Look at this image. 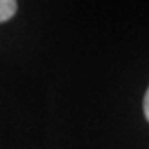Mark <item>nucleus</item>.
<instances>
[{
  "mask_svg": "<svg viewBox=\"0 0 149 149\" xmlns=\"http://www.w3.org/2000/svg\"><path fill=\"white\" fill-rule=\"evenodd\" d=\"M143 109H144V116H146V119L149 121V88H148V91H146V95H144Z\"/></svg>",
  "mask_w": 149,
  "mask_h": 149,
  "instance_id": "f03ea898",
  "label": "nucleus"
},
{
  "mask_svg": "<svg viewBox=\"0 0 149 149\" xmlns=\"http://www.w3.org/2000/svg\"><path fill=\"white\" fill-rule=\"evenodd\" d=\"M17 2L15 0H0V23L10 20L17 12Z\"/></svg>",
  "mask_w": 149,
  "mask_h": 149,
  "instance_id": "f257e3e1",
  "label": "nucleus"
}]
</instances>
